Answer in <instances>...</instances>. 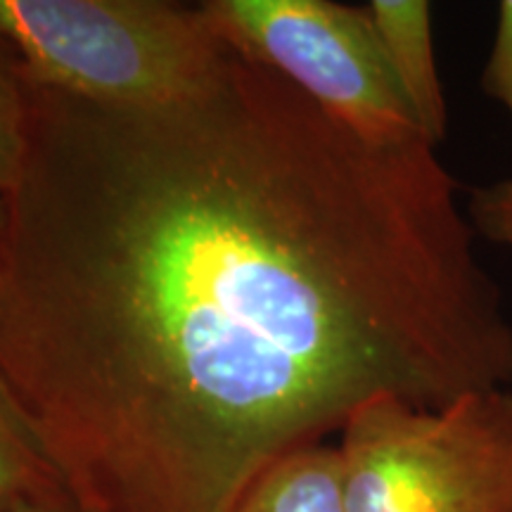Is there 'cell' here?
I'll use <instances>...</instances> for the list:
<instances>
[{"label": "cell", "mask_w": 512, "mask_h": 512, "mask_svg": "<svg viewBox=\"0 0 512 512\" xmlns=\"http://www.w3.org/2000/svg\"><path fill=\"white\" fill-rule=\"evenodd\" d=\"M0 38L31 86L124 110L192 98L233 55L200 5L162 0H0Z\"/></svg>", "instance_id": "7a4b0ae2"}, {"label": "cell", "mask_w": 512, "mask_h": 512, "mask_svg": "<svg viewBox=\"0 0 512 512\" xmlns=\"http://www.w3.org/2000/svg\"><path fill=\"white\" fill-rule=\"evenodd\" d=\"M233 512H347L337 446L311 444L273 460Z\"/></svg>", "instance_id": "8992f818"}, {"label": "cell", "mask_w": 512, "mask_h": 512, "mask_svg": "<svg viewBox=\"0 0 512 512\" xmlns=\"http://www.w3.org/2000/svg\"><path fill=\"white\" fill-rule=\"evenodd\" d=\"M347 512H512V389L361 406L339 432Z\"/></svg>", "instance_id": "3957f363"}, {"label": "cell", "mask_w": 512, "mask_h": 512, "mask_svg": "<svg viewBox=\"0 0 512 512\" xmlns=\"http://www.w3.org/2000/svg\"><path fill=\"white\" fill-rule=\"evenodd\" d=\"M209 27L245 60L290 81L358 136L422 138L366 8L332 0H207Z\"/></svg>", "instance_id": "277c9868"}, {"label": "cell", "mask_w": 512, "mask_h": 512, "mask_svg": "<svg viewBox=\"0 0 512 512\" xmlns=\"http://www.w3.org/2000/svg\"><path fill=\"white\" fill-rule=\"evenodd\" d=\"M479 83L512 119V0L498 3L494 38ZM465 214L477 238L512 249V176L472 188L465 200Z\"/></svg>", "instance_id": "52a82bcc"}, {"label": "cell", "mask_w": 512, "mask_h": 512, "mask_svg": "<svg viewBox=\"0 0 512 512\" xmlns=\"http://www.w3.org/2000/svg\"><path fill=\"white\" fill-rule=\"evenodd\" d=\"M29 100L17 57L0 38V204L15 185L27 147Z\"/></svg>", "instance_id": "9c48e42d"}, {"label": "cell", "mask_w": 512, "mask_h": 512, "mask_svg": "<svg viewBox=\"0 0 512 512\" xmlns=\"http://www.w3.org/2000/svg\"><path fill=\"white\" fill-rule=\"evenodd\" d=\"M8 512H76V510L64 496H53V498H41V501L19 503L17 508H12Z\"/></svg>", "instance_id": "30bf717a"}, {"label": "cell", "mask_w": 512, "mask_h": 512, "mask_svg": "<svg viewBox=\"0 0 512 512\" xmlns=\"http://www.w3.org/2000/svg\"><path fill=\"white\" fill-rule=\"evenodd\" d=\"M27 86L0 204V387L76 512H233L358 408L512 387L456 178L233 53L124 110Z\"/></svg>", "instance_id": "6da1fadb"}, {"label": "cell", "mask_w": 512, "mask_h": 512, "mask_svg": "<svg viewBox=\"0 0 512 512\" xmlns=\"http://www.w3.org/2000/svg\"><path fill=\"white\" fill-rule=\"evenodd\" d=\"M366 12L422 138L437 147L446 138L448 110L434 50L432 5L425 0H373Z\"/></svg>", "instance_id": "5b68a950"}, {"label": "cell", "mask_w": 512, "mask_h": 512, "mask_svg": "<svg viewBox=\"0 0 512 512\" xmlns=\"http://www.w3.org/2000/svg\"><path fill=\"white\" fill-rule=\"evenodd\" d=\"M53 496H64L60 484L0 387V512Z\"/></svg>", "instance_id": "ba28073f"}]
</instances>
